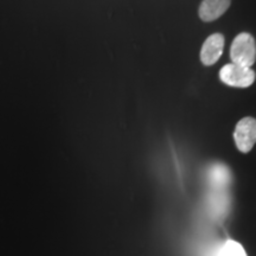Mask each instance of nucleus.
I'll return each instance as SVG.
<instances>
[{
  "label": "nucleus",
  "instance_id": "nucleus-1",
  "mask_svg": "<svg viewBox=\"0 0 256 256\" xmlns=\"http://www.w3.org/2000/svg\"><path fill=\"white\" fill-rule=\"evenodd\" d=\"M230 58L232 63L252 68L256 60V44L252 34L243 32L235 37L230 48Z\"/></svg>",
  "mask_w": 256,
  "mask_h": 256
},
{
  "label": "nucleus",
  "instance_id": "nucleus-2",
  "mask_svg": "<svg viewBox=\"0 0 256 256\" xmlns=\"http://www.w3.org/2000/svg\"><path fill=\"white\" fill-rule=\"evenodd\" d=\"M220 78L230 87L248 88L255 81V72L248 66L229 63L220 69Z\"/></svg>",
  "mask_w": 256,
  "mask_h": 256
},
{
  "label": "nucleus",
  "instance_id": "nucleus-3",
  "mask_svg": "<svg viewBox=\"0 0 256 256\" xmlns=\"http://www.w3.org/2000/svg\"><path fill=\"white\" fill-rule=\"evenodd\" d=\"M234 139L238 151L248 153L256 142V120L254 118H244L236 124Z\"/></svg>",
  "mask_w": 256,
  "mask_h": 256
},
{
  "label": "nucleus",
  "instance_id": "nucleus-4",
  "mask_svg": "<svg viewBox=\"0 0 256 256\" xmlns=\"http://www.w3.org/2000/svg\"><path fill=\"white\" fill-rule=\"evenodd\" d=\"M224 37L220 34H214L204 42L200 50V60L206 66H212L223 54Z\"/></svg>",
  "mask_w": 256,
  "mask_h": 256
},
{
  "label": "nucleus",
  "instance_id": "nucleus-5",
  "mask_svg": "<svg viewBox=\"0 0 256 256\" xmlns=\"http://www.w3.org/2000/svg\"><path fill=\"white\" fill-rule=\"evenodd\" d=\"M232 0H203L200 6V18L203 22H212L220 18L229 8Z\"/></svg>",
  "mask_w": 256,
  "mask_h": 256
},
{
  "label": "nucleus",
  "instance_id": "nucleus-6",
  "mask_svg": "<svg viewBox=\"0 0 256 256\" xmlns=\"http://www.w3.org/2000/svg\"><path fill=\"white\" fill-rule=\"evenodd\" d=\"M218 256H247V252L238 242L228 240L220 248Z\"/></svg>",
  "mask_w": 256,
  "mask_h": 256
}]
</instances>
